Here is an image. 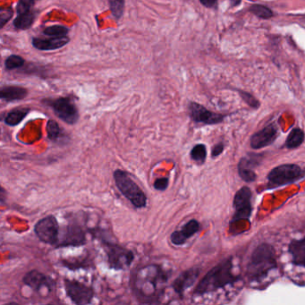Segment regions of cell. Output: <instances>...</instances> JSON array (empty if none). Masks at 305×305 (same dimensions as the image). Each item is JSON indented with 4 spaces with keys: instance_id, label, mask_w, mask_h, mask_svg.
I'll use <instances>...</instances> for the list:
<instances>
[{
    "instance_id": "6da1fadb",
    "label": "cell",
    "mask_w": 305,
    "mask_h": 305,
    "mask_svg": "<svg viewBox=\"0 0 305 305\" xmlns=\"http://www.w3.org/2000/svg\"><path fill=\"white\" fill-rule=\"evenodd\" d=\"M168 278L169 275L160 265L144 266L134 276V293L142 302L160 303L165 291L164 286L168 282Z\"/></svg>"
},
{
    "instance_id": "7a4b0ae2",
    "label": "cell",
    "mask_w": 305,
    "mask_h": 305,
    "mask_svg": "<svg viewBox=\"0 0 305 305\" xmlns=\"http://www.w3.org/2000/svg\"><path fill=\"white\" fill-rule=\"evenodd\" d=\"M233 258L220 262L204 276L194 289L195 295H203L218 289H221L227 285H233L240 279L239 276L234 275L233 269Z\"/></svg>"
},
{
    "instance_id": "3957f363",
    "label": "cell",
    "mask_w": 305,
    "mask_h": 305,
    "mask_svg": "<svg viewBox=\"0 0 305 305\" xmlns=\"http://www.w3.org/2000/svg\"><path fill=\"white\" fill-rule=\"evenodd\" d=\"M278 268L275 249L268 243H261L253 251L246 268V276L252 281H260Z\"/></svg>"
},
{
    "instance_id": "277c9868",
    "label": "cell",
    "mask_w": 305,
    "mask_h": 305,
    "mask_svg": "<svg viewBox=\"0 0 305 305\" xmlns=\"http://www.w3.org/2000/svg\"><path fill=\"white\" fill-rule=\"evenodd\" d=\"M115 186L123 196L130 201L135 208H145L147 197L143 191L134 182L127 171L116 169L113 173Z\"/></svg>"
},
{
    "instance_id": "5b68a950",
    "label": "cell",
    "mask_w": 305,
    "mask_h": 305,
    "mask_svg": "<svg viewBox=\"0 0 305 305\" xmlns=\"http://www.w3.org/2000/svg\"><path fill=\"white\" fill-rule=\"evenodd\" d=\"M305 175V170L296 164H284L273 168L268 173V188L274 189L280 186L297 182Z\"/></svg>"
},
{
    "instance_id": "8992f818",
    "label": "cell",
    "mask_w": 305,
    "mask_h": 305,
    "mask_svg": "<svg viewBox=\"0 0 305 305\" xmlns=\"http://www.w3.org/2000/svg\"><path fill=\"white\" fill-rule=\"evenodd\" d=\"M108 265L115 270H127L134 261V253L114 242L102 240Z\"/></svg>"
},
{
    "instance_id": "52a82bcc",
    "label": "cell",
    "mask_w": 305,
    "mask_h": 305,
    "mask_svg": "<svg viewBox=\"0 0 305 305\" xmlns=\"http://www.w3.org/2000/svg\"><path fill=\"white\" fill-rule=\"evenodd\" d=\"M34 232L39 240L46 245L56 247L59 239L60 228L56 217H45L34 226Z\"/></svg>"
},
{
    "instance_id": "ba28073f",
    "label": "cell",
    "mask_w": 305,
    "mask_h": 305,
    "mask_svg": "<svg viewBox=\"0 0 305 305\" xmlns=\"http://www.w3.org/2000/svg\"><path fill=\"white\" fill-rule=\"evenodd\" d=\"M52 108L56 116L67 125H75L79 120L78 108L70 97H61L56 100L44 101Z\"/></svg>"
},
{
    "instance_id": "9c48e42d",
    "label": "cell",
    "mask_w": 305,
    "mask_h": 305,
    "mask_svg": "<svg viewBox=\"0 0 305 305\" xmlns=\"http://www.w3.org/2000/svg\"><path fill=\"white\" fill-rule=\"evenodd\" d=\"M66 294L74 303L78 305L89 304L94 297V290L76 280L64 279Z\"/></svg>"
},
{
    "instance_id": "30bf717a",
    "label": "cell",
    "mask_w": 305,
    "mask_h": 305,
    "mask_svg": "<svg viewBox=\"0 0 305 305\" xmlns=\"http://www.w3.org/2000/svg\"><path fill=\"white\" fill-rule=\"evenodd\" d=\"M252 196V191L247 186H243L240 190L237 191V193L234 195L233 202L235 213L232 218V223L240 220H249L253 211Z\"/></svg>"
},
{
    "instance_id": "8fae6325",
    "label": "cell",
    "mask_w": 305,
    "mask_h": 305,
    "mask_svg": "<svg viewBox=\"0 0 305 305\" xmlns=\"http://www.w3.org/2000/svg\"><path fill=\"white\" fill-rule=\"evenodd\" d=\"M86 243V232L80 225L71 223L60 230L59 239L56 248L79 247Z\"/></svg>"
},
{
    "instance_id": "7c38bea8",
    "label": "cell",
    "mask_w": 305,
    "mask_h": 305,
    "mask_svg": "<svg viewBox=\"0 0 305 305\" xmlns=\"http://www.w3.org/2000/svg\"><path fill=\"white\" fill-rule=\"evenodd\" d=\"M22 282L41 295L50 294L55 287V282L50 277L37 269H33L26 273L22 279Z\"/></svg>"
},
{
    "instance_id": "4fadbf2b",
    "label": "cell",
    "mask_w": 305,
    "mask_h": 305,
    "mask_svg": "<svg viewBox=\"0 0 305 305\" xmlns=\"http://www.w3.org/2000/svg\"><path fill=\"white\" fill-rule=\"evenodd\" d=\"M188 110L191 118L195 123L211 126L222 123L225 119V115L210 111L196 102H190Z\"/></svg>"
},
{
    "instance_id": "5bb4252c",
    "label": "cell",
    "mask_w": 305,
    "mask_h": 305,
    "mask_svg": "<svg viewBox=\"0 0 305 305\" xmlns=\"http://www.w3.org/2000/svg\"><path fill=\"white\" fill-rule=\"evenodd\" d=\"M279 136L277 124L272 123L253 134L250 140V145L254 149H260L270 145Z\"/></svg>"
},
{
    "instance_id": "9a60e30c",
    "label": "cell",
    "mask_w": 305,
    "mask_h": 305,
    "mask_svg": "<svg viewBox=\"0 0 305 305\" xmlns=\"http://www.w3.org/2000/svg\"><path fill=\"white\" fill-rule=\"evenodd\" d=\"M261 154H250L249 156L243 157L239 161L238 174L240 177L246 182L255 181L257 175L253 168H257L261 163Z\"/></svg>"
},
{
    "instance_id": "2e32d148",
    "label": "cell",
    "mask_w": 305,
    "mask_h": 305,
    "mask_svg": "<svg viewBox=\"0 0 305 305\" xmlns=\"http://www.w3.org/2000/svg\"><path fill=\"white\" fill-rule=\"evenodd\" d=\"M200 273H201V269L197 267L191 268L186 271L182 272L174 280V282L172 284V288L176 294L180 296H182L184 293L195 284L200 276Z\"/></svg>"
},
{
    "instance_id": "e0dca14e",
    "label": "cell",
    "mask_w": 305,
    "mask_h": 305,
    "mask_svg": "<svg viewBox=\"0 0 305 305\" xmlns=\"http://www.w3.org/2000/svg\"><path fill=\"white\" fill-rule=\"evenodd\" d=\"M201 225L196 220H191L182 226L180 230L174 231L170 235V241L175 246H182L188 239L200 231Z\"/></svg>"
},
{
    "instance_id": "ac0fdd59",
    "label": "cell",
    "mask_w": 305,
    "mask_h": 305,
    "mask_svg": "<svg viewBox=\"0 0 305 305\" xmlns=\"http://www.w3.org/2000/svg\"><path fill=\"white\" fill-rule=\"evenodd\" d=\"M69 41H70L69 37L61 36V37H49L48 39L34 38L32 43L34 48L39 50L51 51V50H56L63 48Z\"/></svg>"
},
{
    "instance_id": "d6986e66",
    "label": "cell",
    "mask_w": 305,
    "mask_h": 305,
    "mask_svg": "<svg viewBox=\"0 0 305 305\" xmlns=\"http://www.w3.org/2000/svg\"><path fill=\"white\" fill-rule=\"evenodd\" d=\"M288 252L292 256L293 264L305 268V237L293 240L288 246Z\"/></svg>"
},
{
    "instance_id": "ffe728a7",
    "label": "cell",
    "mask_w": 305,
    "mask_h": 305,
    "mask_svg": "<svg viewBox=\"0 0 305 305\" xmlns=\"http://www.w3.org/2000/svg\"><path fill=\"white\" fill-rule=\"evenodd\" d=\"M28 95V90L23 87L16 85L3 86L0 89V98L7 102L22 101Z\"/></svg>"
},
{
    "instance_id": "44dd1931",
    "label": "cell",
    "mask_w": 305,
    "mask_h": 305,
    "mask_svg": "<svg viewBox=\"0 0 305 305\" xmlns=\"http://www.w3.org/2000/svg\"><path fill=\"white\" fill-rule=\"evenodd\" d=\"M30 111V109L29 108H15L11 111L7 113V115H5L3 120H4L5 124L9 127H16L26 117Z\"/></svg>"
},
{
    "instance_id": "7402d4cb",
    "label": "cell",
    "mask_w": 305,
    "mask_h": 305,
    "mask_svg": "<svg viewBox=\"0 0 305 305\" xmlns=\"http://www.w3.org/2000/svg\"><path fill=\"white\" fill-rule=\"evenodd\" d=\"M35 16V12L33 10L17 14L16 18L14 20V26L18 30H27L34 24Z\"/></svg>"
},
{
    "instance_id": "603a6c76",
    "label": "cell",
    "mask_w": 305,
    "mask_h": 305,
    "mask_svg": "<svg viewBox=\"0 0 305 305\" xmlns=\"http://www.w3.org/2000/svg\"><path fill=\"white\" fill-rule=\"evenodd\" d=\"M305 134L300 128H294L288 134L286 140V146L288 149H296L304 142Z\"/></svg>"
},
{
    "instance_id": "cb8c5ba5",
    "label": "cell",
    "mask_w": 305,
    "mask_h": 305,
    "mask_svg": "<svg viewBox=\"0 0 305 305\" xmlns=\"http://www.w3.org/2000/svg\"><path fill=\"white\" fill-rule=\"evenodd\" d=\"M191 159L194 160L195 163L198 165H202L205 163L206 159H207V148L204 144L199 143L193 147L191 149L190 152Z\"/></svg>"
},
{
    "instance_id": "d4e9b609",
    "label": "cell",
    "mask_w": 305,
    "mask_h": 305,
    "mask_svg": "<svg viewBox=\"0 0 305 305\" xmlns=\"http://www.w3.org/2000/svg\"><path fill=\"white\" fill-rule=\"evenodd\" d=\"M47 135H48L49 140L54 142H58L60 138L63 136L59 125L55 120L50 119L48 121V123H47Z\"/></svg>"
},
{
    "instance_id": "484cf974",
    "label": "cell",
    "mask_w": 305,
    "mask_h": 305,
    "mask_svg": "<svg viewBox=\"0 0 305 305\" xmlns=\"http://www.w3.org/2000/svg\"><path fill=\"white\" fill-rule=\"evenodd\" d=\"M249 12L261 19L271 18V17H273V15H274L270 8L266 7V6H263V5H253V6L250 7Z\"/></svg>"
},
{
    "instance_id": "4316f807",
    "label": "cell",
    "mask_w": 305,
    "mask_h": 305,
    "mask_svg": "<svg viewBox=\"0 0 305 305\" xmlns=\"http://www.w3.org/2000/svg\"><path fill=\"white\" fill-rule=\"evenodd\" d=\"M112 15L115 20L122 18L125 11L126 0H108Z\"/></svg>"
},
{
    "instance_id": "83f0119b",
    "label": "cell",
    "mask_w": 305,
    "mask_h": 305,
    "mask_svg": "<svg viewBox=\"0 0 305 305\" xmlns=\"http://www.w3.org/2000/svg\"><path fill=\"white\" fill-rule=\"evenodd\" d=\"M68 33H69V28L64 25H52L45 28V30H43V34L49 37L67 36Z\"/></svg>"
},
{
    "instance_id": "f1b7e54d",
    "label": "cell",
    "mask_w": 305,
    "mask_h": 305,
    "mask_svg": "<svg viewBox=\"0 0 305 305\" xmlns=\"http://www.w3.org/2000/svg\"><path fill=\"white\" fill-rule=\"evenodd\" d=\"M25 64V60L22 56L17 55H11L7 57L5 61V67L8 70H15L23 67Z\"/></svg>"
},
{
    "instance_id": "f546056e",
    "label": "cell",
    "mask_w": 305,
    "mask_h": 305,
    "mask_svg": "<svg viewBox=\"0 0 305 305\" xmlns=\"http://www.w3.org/2000/svg\"><path fill=\"white\" fill-rule=\"evenodd\" d=\"M239 94L240 96L242 97V100L246 101L247 104L249 105L251 108H260V102L257 100L256 98L253 96L251 93H247V92H243V90H239Z\"/></svg>"
},
{
    "instance_id": "4dcf8cb0",
    "label": "cell",
    "mask_w": 305,
    "mask_h": 305,
    "mask_svg": "<svg viewBox=\"0 0 305 305\" xmlns=\"http://www.w3.org/2000/svg\"><path fill=\"white\" fill-rule=\"evenodd\" d=\"M14 15V9L12 8H1L0 10V28H4Z\"/></svg>"
},
{
    "instance_id": "1f68e13d",
    "label": "cell",
    "mask_w": 305,
    "mask_h": 305,
    "mask_svg": "<svg viewBox=\"0 0 305 305\" xmlns=\"http://www.w3.org/2000/svg\"><path fill=\"white\" fill-rule=\"evenodd\" d=\"M37 0H18V4L16 6V13H23L32 10Z\"/></svg>"
},
{
    "instance_id": "d6a6232c",
    "label": "cell",
    "mask_w": 305,
    "mask_h": 305,
    "mask_svg": "<svg viewBox=\"0 0 305 305\" xmlns=\"http://www.w3.org/2000/svg\"><path fill=\"white\" fill-rule=\"evenodd\" d=\"M168 185H169V178L168 177H160V178H157L155 180L153 186H154L155 190L164 192V191L168 189Z\"/></svg>"
},
{
    "instance_id": "836d02e7",
    "label": "cell",
    "mask_w": 305,
    "mask_h": 305,
    "mask_svg": "<svg viewBox=\"0 0 305 305\" xmlns=\"http://www.w3.org/2000/svg\"><path fill=\"white\" fill-rule=\"evenodd\" d=\"M224 148H225V146H224L223 142H220L216 144L213 147L212 150H211V157L217 158V157L220 156V154L223 152Z\"/></svg>"
},
{
    "instance_id": "e575fe53",
    "label": "cell",
    "mask_w": 305,
    "mask_h": 305,
    "mask_svg": "<svg viewBox=\"0 0 305 305\" xmlns=\"http://www.w3.org/2000/svg\"><path fill=\"white\" fill-rule=\"evenodd\" d=\"M201 4L207 8H216L218 0H200Z\"/></svg>"
},
{
    "instance_id": "d590c367",
    "label": "cell",
    "mask_w": 305,
    "mask_h": 305,
    "mask_svg": "<svg viewBox=\"0 0 305 305\" xmlns=\"http://www.w3.org/2000/svg\"><path fill=\"white\" fill-rule=\"evenodd\" d=\"M230 2L231 7H237L239 5L241 4V0H229Z\"/></svg>"
}]
</instances>
